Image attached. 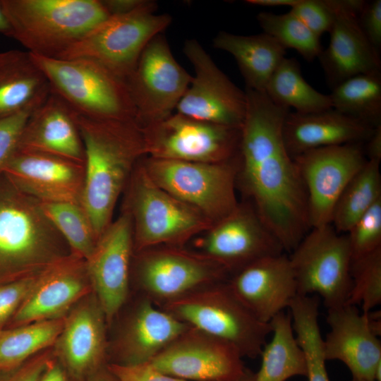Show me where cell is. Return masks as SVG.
Instances as JSON below:
<instances>
[{
	"label": "cell",
	"instance_id": "20",
	"mask_svg": "<svg viewBox=\"0 0 381 381\" xmlns=\"http://www.w3.org/2000/svg\"><path fill=\"white\" fill-rule=\"evenodd\" d=\"M92 292L85 260L71 253L38 274L7 326L64 317L68 310Z\"/></svg>",
	"mask_w": 381,
	"mask_h": 381
},
{
	"label": "cell",
	"instance_id": "39",
	"mask_svg": "<svg viewBox=\"0 0 381 381\" xmlns=\"http://www.w3.org/2000/svg\"><path fill=\"white\" fill-rule=\"evenodd\" d=\"M346 235L351 260L381 248V198L353 224Z\"/></svg>",
	"mask_w": 381,
	"mask_h": 381
},
{
	"label": "cell",
	"instance_id": "30",
	"mask_svg": "<svg viewBox=\"0 0 381 381\" xmlns=\"http://www.w3.org/2000/svg\"><path fill=\"white\" fill-rule=\"evenodd\" d=\"M272 337L265 344L261 364L254 381H286L294 376H306L303 353L292 328L291 314L284 311L271 321Z\"/></svg>",
	"mask_w": 381,
	"mask_h": 381
},
{
	"label": "cell",
	"instance_id": "33",
	"mask_svg": "<svg viewBox=\"0 0 381 381\" xmlns=\"http://www.w3.org/2000/svg\"><path fill=\"white\" fill-rule=\"evenodd\" d=\"M319 303L315 295H297L289 307L296 339L304 356L308 381H330L318 324Z\"/></svg>",
	"mask_w": 381,
	"mask_h": 381
},
{
	"label": "cell",
	"instance_id": "16",
	"mask_svg": "<svg viewBox=\"0 0 381 381\" xmlns=\"http://www.w3.org/2000/svg\"><path fill=\"white\" fill-rule=\"evenodd\" d=\"M242 358L231 344L190 327L148 363L188 381H235L246 368Z\"/></svg>",
	"mask_w": 381,
	"mask_h": 381
},
{
	"label": "cell",
	"instance_id": "34",
	"mask_svg": "<svg viewBox=\"0 0 381 381\" xmlns=\"http://www.w3.org/2000/svg\"><path fill=\"white\" fill-rule=\"evenodd\" d=\"M329 95L334 110L373 128L381 125V71L350 78Z\"/></svg>",
	"mask_w": 381,
	"mask_h": 381
},
{
	"label": "cell",
	"instance_id": "52",
	"mask_svg": "<svg viewBox=\"0 0 381 381\" xmlns=\"http://www.w3.org/2000/svg\"><path fill=\"white\" fill-rule=\"evenodd\" d=\"M255 373L248 368H246L243 374L235 381H254Z\"/></svg>",
	"mask_w": 381,
	"mask_h": 381
},
{
	"label": "cell",
	"instance_id": "50",
	"mask_svg": "<svg viewBox=\"0 0 381 381\" xmlns=\"http://www.w3.org/2000/svg\"><path fill=\"white\" fill-rule=\"evenodd\" d=\"M90 381H118L114 375L109 370L107 365L104 368H100L96 373Z\"/></svg>",
	"mask_w": 381,
	"mask_h": 381
},
{
	"label": "cell",
	"instance_id": "26",
	"mask_svg": "<svg viewBox=\"0 0 381 381\" xmlns=\"http://www.w3.org/2000/svg\"><path fill=\"white\" fill-rule=\"evenodd\" d=\"M17 150L51 155L84 164V147L75 111L52 92L30 114Z\"/></svg>",
	"mask_w": 381,
	"mask_h": 381
},
{
	"label": "cell",
	"instance_id": "12",
	"mask_svg": "<svg viewBox=\"0 0 381 381\" xmlns=\"http://www.w3.org/2000/svg\"><path fill=\"white\" fill-rule=\"evenodd\" d=\"M146 155L162 159L219 163L238 153L241 128L174 113L141 128Z\"/></svg>",
	"mask_w": 381,
	"mask_h": 381
},
{
	"label": "cell",
	"instance_id": "18",
	"mask_svg": "<svg viewBox=\"0 0 381 381\" xmlns=\"http://www.w3.org/2000/svg\"><path fill=\"white\" fill-rule=\"evenodd\" d=\"M208 230L196 252L224 267L229 277L255 260L284 252L250 204H238Z\"/></svg>",
	"mask_w": 381,
	"mask_h": 381
},
{
	"label": "cell",
	"instance_id": "7",
	"mask_svg": "<svg viewBox=\"0 0 381 381\" xmlns=\"http://www.w3.org/2000/svg\"><path fill=\"white\" fill-rule=\"evenodd\" d=\"M140 161L126 186L123 208L131 218L134 253L161 246H181L213 225L198 210L156 184Z\"/></svg>",
	"mask_w": 381,
	"mask_h": 381
},
{
	"label": "cell",
	"instance_id": "44",
	"mask_svg": "<svg viewBox=\"0 0 381 381\" xmlns=\"http://www.w3.org/2000/svg\"><path fill=\"white\" fill-rule=\"evenodd\" d=\"M53 359L51 351L47 349L20 366L8 371L1 372L3 375L0 377V381H39Z\"/></svg>",
	"mask_w": 381,
	"mask_h": 381
},
{
	"label": "cell",
	"instance_id": "13",
	"mask_svg": "<svg viewBox=\"0 0 381 381\" xmlns=\"http://www.w3.org/2000/svg\"><path fill=\"white\" fill-rule=\"evenodd\" d=\"M192 76L176 61L165 36L153 37L141 53L126 83L140 128L174 114Z\"/></svg>",
	"mask_w": 381,
	"mask_h": 381
},
{
	"label": "cell",
	"instance_id": "31",
	"mask_svg": "<svg viewBox=\"0 0 381 381\" xmlns=\"http://www.w3.org/2000/svg\"><path fill=\"white\" fill-rule=\"evenodd\" d=\"M65 316L0 331V373L13 370L54 345Z\"/></svg>",
	"mask_w": 381,
	"mask_h": 381
},
{
	"label": "cell",
	"instance_id": "47",
	"mask_svg": "<svg viewBox=\"0 0 381 381\" xmlns=\"http://www.w3.org/2000/svg\"><path fill=\"white\" fill-rule=\"evenodd\" d=\"M365 147L363 148L367 159L378 162L381 161V125L373 129L369 138L365 142Z\"/></svg>",
	"mask_w": 381,
	"mask_h": 381
},
{
	"label": "cell",
	"instance_id": "41",
	"mask_svg": "<svg viewBox=\"0 0 381 381\" xmlns=\"http://www.w3.org/2000/svg\"><path fill=\"white\" fill-rule=\"evenodd\" d=\"M37 276L0 285V331L6 328L27 297Z\"/></svg>",
	"mask_w": 381,
	"mask_h": 381
},
{
	"label": "cell",
	"instance_id": "36",
	"mask_svg": "<svg viewBox=\"0 0 381 381\" xmlns=\"http://www.w3.org/2000/svg\"><path fill=\"white\" fill-rule=\"evenodd\" d=\"M40 205L71 252L87 260L95 249L98 238L80 203L40 202Z\"/></svg>",
	"mask_w": 381,
	"mask_h": 381
},
{
	"label": "cell",
	"instance_id": "23",
	"mask_svg": "<svg viewBox=\"0 0 381 381\" xmlns=\"http://www.w3.org/2000/svg\"><path fill=\"white\" fill-rule=\"evenodd\" d=\"M228 284L241 303L265 323L289 308L297 296L294 272L284 253L248 264L231 274Z\"/></svg>",
	"mask_w": 381,
	"mask_h": 381
},
{
	"label": "cell",
	"instance_id": "19",
	"mask_svg": "<svg viewBox=\"0 0 381 381\" xmlns=\"http://www.w3.org/2000/svg\"><path fill=\"white\" fill-rule=\"evenodd\" d=\"M334 14L328 47L318 56L332 90L353 76L381 71L378 52L362 32L358 16L365 1L327 0Z\"/></svg>",
	"mask_w": 381,
	"mask_h": 381
},
{
	"label": "cell",
	"instance_id": "38",
	"mask_svg": "<svg viewBox=\"0 0 381 381\" xmlns=\"http://www.w3.org/2000/svg\"><path fill=\"white\" fill-rule=\"evenodd\" d=\"M351 287L346 304L361 305L364 314L381 303V248L351 260Z\"/></svg>",
	"mask_w": 381,
	"mask_h": 381
},
{
	"label": "cell",
	"instance_id": "10",
	"mask_svg": "<svg viewBox=\"0 0 381 381\" xmlns=\"http://www.w3.org/2000/svg\"><path fill=\"white\" fill-rule=\"evenodd\" d=\"M297 295L315 294L327 308L346 304L351 287V253L346 234L332 224L311 227L289 257Z\"/></svg>",
	"mask_w": 381,
	"mask_h": 381
},
{
	"label": "cell",
	"instance_id": "32",
	"mask_svg": "<svg viewBox=\"0 0 381 381\" xmlns=\"http://www.w3.org/2000/svg\"><path fill=\"white\" fill-rule=\"evenodd\" d=\"M276 104L294 108L299 114H311L332 108L329 95L322 94L303 78L300 64L294 58H284L270 77L265 90Z\"/></svg>",
	"mask_w": 381,
	"mask_h": 381
},
{
	"label": "cell",
	"instance_id": "5",
	"mask_svg": "<svg viewBox=\"0 0 381 381\" xmlns=\"http://www.w3.org/2000/svg\"><path fill=\"white\" fill-rule=\"evenodd\" d=\"M30 56L52 92L76 114L97 120L135 121L126 81L105 66L85 59Z\"/></svg>",
	"mask_w": 381,
	"mask_h": 381
},
{
	"label": "cell",
	"instance_id": "35",
	"mask_svg": "<svg viewBox=\"0 0 381 381\" xmlns=\"http://www.w3.org/2000/svg\"><path fill=\"white\" fill-rule=\"evenodd\" d=\"M380 162L368 160L347 184L332 214L331 224L346 234L353 224L381 198Z\"/></svg>",
	"mask_w": 381,
	"mask_h": 381
},
{
	"label": "cell",
	"instance_id": "49",
	"mask_svg": "<svg viewBox=\"0 0 381 381\" xmlns=\"http://www.w3.org/2000/svg\"><path fill=\"white\" fill-rule=\"evenodd\" d=\"M299 0H247L248 4L259 6H295Z\"/></svg>",
	"mask_w": 381,
	"mask_h": 381
},
{
	"label": "cell",
	"instance_id": "51",
	"mask_svg": "<svg viewBox=\"0 0 381 381\" xmlns=\"http://www.w3.org/2000/svg\"><path fill=\"white\" fill-rule=\"evenodd\" d=\"M0 34L11 37V29L0 0Z\"/></svg>",
	"mask_w": 381,
	"mask_h": 381
},
{
	"label": "cell",
	"instance_id": "43",
	"mask_svg": "<svg viewBox=\"0 0 381 381\" xmlns=\"http://www.w3.org/2000/svg\"><path fill=\"white\" fill-rule=\"evenodd\" d=\"M107 366L118 381H188L162 373L148 363L134 365L108 363Z\"/></svg>",
	"mask_w": 381,
	"mask_h": 381
},
{
	"label": "cell",
	"instance_id": "46",
	"mask_svg": "<svg viewBox=\"0 0 381 381\" xmlns=\"http://www.w3.org/2000/svg\"><path fill=\"white\" fill-rule=\"evenodd\" d=\"M144 0H102L110 16L128 13L138 8Z\"/></svg>",
	"mask_w": 381,
	"mask_h": 381
},
{
	"label": "cell",
	"instance_id": "6",
	"mask_svg": "<svg viewBox=\"0 0 381 381\" xmlns=\"http://www.w3.org/2000/svg\"><path fill=\"white\" fill-rule=\"evenodd\" d=\"M162 309L190 327L233 345L241 356H260L272 332L236 296L228 279L195 289L164 304Z\"/></svg>",
	"mask_w": 381,
	"mask_h": 381
},
{
	"label": "cell",
	"instance_id": "11",
	"mask_svg": "<svg viewBox=\"0 0 381 381\" xmlns=\"http://www.w3.org/2000/svg\"><path fill=\"white\" fill-rule=\"evenodd\" d=\"M131 274L137 289L157 306L195 289L226 280V270L196 252L181 246H161L134 253Z\"/></svg>",
	"mask_w": 381,
	"mask_h": 381
},
{
	"label": "cell",
	"instance_id": "4",
	"mask_svg": "<svg viewBox=\"0 0 381 381\" xmlns=\"http://www.w3.org/2000/svg\"><path fill=\"white\" fill-rule=\"evenodd\" d=\"M11 37L30 54L58 58L110 15L102 0H1Z\"/></svg>",
	"mask_w": 381,
	"mask_h": 381
},
{
	"label": "cell",
	"instance_id": "24",
	"mask_svg": "<svg viewBox=\"0 0 381 381\" xmlns=\"http://www.w3.org/2000/svg\"><path fill=\"white\" fill-rule=\"evenodd\" d=\"M327 322L329 332L324 339L326 361L342 362L353 378L375 380L381 363V342L366 314L356 306L344 304L327 309Z\"/></svg>",
	"mask_w": 381,
	"mask_h": 381
},
{
	"label": "cell",
	"instance_id": "53",
	"mask_svg": "<svg viewBox=\"0 0 381 381\" xmlns=\"http://www.w3.org/2000/svg\"><path fill=\"white\" fill-rule=\"evenodd\" d=\"M351 381H375V380H364V379H357V378H352Z\"/></svg>",
	"mask_w": 381,
	"mask_h": 381
},
{
	"label": "cell",
	"instance_id": "9",
	"mask_svg": "<svg viewBox=\"0 0 381 381\" xmlns=\"http://www.w3.org/2000/svg\"><path fill=\"white\" fill-rule=\"evenodd\" d=\"M238 155L219 163L147 157L142 164L152 180L181 202L198 210L213 224L238 206Z\"/></svg>",
	"mask_w": 381,
	"mask_h": 381
},
{
	"label": "cell",
	"instance_id": "25",
	"mask_svg": "<svg viewBox=\"0 0 381 381\" xmlns=\"http://www.w3.org/2000/svg\"><path fill=\"white\" fill-rule=\"evenodd\" d=\"M108 327L93 293L89 301H80L68 316L56 343V352L75 378L94 374L101 368L108 352Z\"/></svg>",
	"mask_w": 381,
	"mask_h": 381
},
{
	"label": "cell",
	"instance_id": "42",
	"mask_svg": "<svg viewBox=\"0 0 381 381\" xmlns=\"http://www.w3.org/2000/svg\"><path fill=\"white\" fill-rule=\"evenodd\" d=\"M30 114L24 111L0 119V176L18 150L23 129Z\"/></svg>",
	"mask_w": 381,
	"mask_h": 381
},
{
	"label": "cell",
	"instance_id": "3",
	"mask_svg": "<svg viewBox=\"0 0 381 381\" xmlns=\"http://www.w3.org/2000/svg\"><path fill=\"white\" fill-rule=\"evenodd\" d=\"M40 202L0 176V285L39 274L71 253Z\"/></svg>",
	"mask_w": 381,
	"mask_h": 381
},
{
	"label": "cell",
	"instance_id": "37",
	"mask_svg": "<svg viewBox=\"0 0 381 381\" xmlns=\"http://www.w3.org/2000/svg\"><path fill=\"white\" fill-rule=\"evenodd\" d=\"M257 20L264 33L285 49L296 50L308 61L318 57L322 50L320 38L290 11L283 14L262 11L258 14Z\"/></svg>",
	"mask_w": 381,
	"mask_h": 381
},
{
	"label": "cell",
	"instance_id": "45",
	"mask_svg": "<svg viewBox=\"0 0 381 381\" xmlns=\"http://www.w3.org/2000/svg\"><path fill=\"white\" fill-rule=\"evenodd\" d=\"M358 22L368 42L380 53L381 0L365 1L358 16Z\"/></svg>",
	"mask_w": 381,
	"mask_h": 381
},
{
	"label": "cell",
	"instance_id": "40",
	"mask_svg": "<svg viewBox=\"0 0 381 381\" xmlns=\"http://www.w3.org/2000/svg\"><path fill=\"white\" fill-rule=\"evenodd\" d=\"M290 11L319 38L332 29L334 14L327 0H299Z\"/></svg>",
	"mask_w": 381,
	"mask_h": 381
},
{
	"label": "cell",
	"instance_id": "8",
	"mask_svg": "<svg viewBox=\"0 0 381 381\" xmlns=\"http://www.w3.org/2000/svg\"><path fill=\"white\" fill-rule=\"evenodd\" d=\"M157 9L155 1L144 0L128 13L110 16L58 58L97 62L126 81L146 45L172 21Z\"/></svg>",
	"mask_w": 381,
	"mask_h": 381
},
{
	"label": "cell",
	"instance_id": "1",
	"mask_svg": "<svg viewBox=\"0 0 381 381\" xmlns=\"http://www.w3.org/2000/svg\"><path fill=\"white\" fill-rule=\"evenodd\" d=\"M245 92L236 181L284 250L291 253L310 226L306 190L283 138L290 109L274 104L265 92Z\"/></svg>",
	"mask_w": 381,
	"mask_h": 381
},
{
	"label": "cell",
	"instance_id": "21",
	"mask_svg": "<svg viewBox=\"0 0 381 381\" xmlns=\"http://www.w3.org/2000/svg\"><path fill=\"white\" fill-rule=\"evenodd\" d=\"M3 175L19 190L41 202L80 203L85 179L83 164L17 150Z\"/></svg>",
	"mask_w": 381,
	"mask_h": 381
},
{
	"label": "cell",
	"instance_id": "2",
	"mask_svg": "<svg viewBox=\"0 0 381 381\" xmlns=\"http://www.w3.org/2000/svg\"><path fill=\"white\" fill-rule=\"evenodd\" d=\"M75 120L85 152L80 205L99 239L112 222L135 165L146 155L145 143L134 121L97 120L76 113Z\"/></svg>",
	"mask_w": 381,
	"mask_h": 381
},
{
	"label": "cell",
	"instance_id": "29",
	"mask_svg": "<svg viewBox=\"0 0 381 381\" xmlns=\"http://www.w3.org/2000/svg\"><path fill=\"white\" fill-rule=\"evenodd\" d=\"M213 46L234 56L246 89L258 92H265L270 77L286 54V49L264 32L241 35L221 31L214 37Z\"/></svg>",
	"mask_w": 381,
	"mask_h": 381
},
{
	"label": "cell",
	"instance_id": "17",
	"mask_svg": "<svg viewBox=\"0 0 381 381\" xmlns=\"http://www.w3.org/2000/svg\"><path fill=\"white\" fill-rule=\"evenodd\" d=\"M133 254L131 218L123 210L102 233L85 260L93 293L108 327L129 298Z\"/></svg>",
	"mask_w": 381,
	"mask_h": 381
},
{
	"label": "cell",
	"instance_id": "14",
	"mask_svg": "<svg viewBox=\"0 0 381 381\" xmlns=\"http://www.w3.org/2000/svg\"><path fill=\"white\" fill-rule=\"evenodd\" d=\"M183 52L193 67L194 75L176 113L241 128L246 111L245 91L229 79L196 40H186Z\"/></svg>",
	"mask_w": 381,
	"mask_h": 381
},
{
	"label": "cell",
	"instance_id": "48",
	"mask_svg": "<svg viewBox=\"0 0 381 381\" xmlns=\"http://www.w3.org/2000/svg\"><path fill=\"white\" fill-rule=\"evenodd\" d=\"M39 381H68L64 368L54 359L45 369Z\"/></svg>",
	"mask_w": 381,
	"mask_h": 381
},
{
	"label": "cell",
	"instance_id": "22",
	"mask_svg": "<svg viewBox=\"0 0 381 381\" xmlns=\"http://www.w3.org/2000/svg\"><path fill=\"white\" fill-rule=\"evenodd\" d=\"M189 327L140 294L108 347L114 356L109 363L134 365L149 363Z\"/></svg>",
	"mask_w": 381,
	"mask_h": 381
},
{
	"label": "cell",
	"instance_id": "27",
	"mask_svg": "<svg viewBox=\"0 0 381 381\" xmlns=\"http://www.w3.org/2000/svg\"><path fill=\"white\" fill-rule=\"evenodd\" d=\"M373 128L330 109L286 114L282 134L289 154L294 158L306 152L350 143H364Z\"/></svg>",
	"mask_w": 381,
	"mask_h": 381
},
{
	"label": "cell",
	"instance_id": "15",
	"mask_svg": "<svg viewBox=\"0 0 381 381\" xmlns=\"http://www.w3.org/2000/svg\"><path fill=\"white\" fill-rule=\"evenodd\" d=\"M363 144L322 147L294 157L307 195L310 228L331 224L341 194L367 162Z\"/></svg>",
	"mask_w": 381,
	"mask_h": 381
},
{
	"label": "cell",
	"instance_id": "28",
	"mask_svg": "<svg viewBox=\"0 0 381 381\" xmlns=\"http://www.w3.org/2000/svg\"><path fill=\"white\" fill-rule=\"evenodd\" d=\"M51 92L48 80L28 52H0V119L32 113Z\"/></svg>",
	"mask_w": 381,
	"mask_h": 381
}]
</instances>
